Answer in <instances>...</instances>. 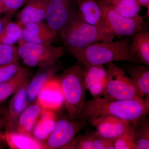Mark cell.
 <instances>
[{
    "label": "cell",
    "instance_id": "25",
    "mask_svg": "<svg viewBox=\"0 0 149 149\" xmlns=\"http://www.w3.org/2000/svg\"><path fill=\"white\" fill-rule=\"evenodd\" d=\"M23 27L16 21L9 20L0 34V44L15 45L22 40Z\"/></svg>",
    "mask_w": 149,
    "mask_h": 149
},
{
    "label": "cell",
    "instance_id": "26",
    "mask_svg": "<svg viewBox=\"0 0 149 149\" xmlns=\"http://www.w3.org/2000/svg\"><path fill=\"white\" fill-rule=\"evenodd\" d=\"M136 149H149V120L147 116L134 125Z\"/></svg>",
    "mask_w": 149,
    "mask_h": 149
},
{
    "label": "cell",
    "instance_id": "27",
    "mask_svg": "<svg viewBox=\"0 0 149 149\" xmlns=\"http://www.w3.org/2000/svg\"><path fill=\"white\" fill-rule=\"evenodd\" d=\"M114 149H136L134 136V126L130 124L125 133L113 141Z\"/></svg>",
    "mask_w": 149,
    "mask_h": 149
},
{
    "label": "cell",
    "instance_id": "36",
    "mask_svg": "<svg viewBox=\"0 0 149 149\" xmlns=\"http://www.w3.org/2000/svg\"><path fill=\"white\" fill-rule=\"evenodd\" d=\"M3 13L2 6L0 1V14Z\"/></svg>",
    "mask_w": 149,
    "mask_h": 149
},
{
    "label": "cell",
    "instance_id": "17",
    "mask_svg": "<svg viewBox=\"0 0 149 149\" xmlns=\"http://www.w3.org/2000/svg\"><path fill=\"white\" fill-rule=\"evenodd\" d=\"M40 71L27 83L26 95L29 104L35 102L40 91L50 79L55 75L58 70L56 64Z\"/></svg>",
    "mask_w": 149,
    "mask_h": 149
},
{
    "label": "cell",
    "instance_id": "35",
    "mask_svg": "<svg viewBox=\"0 0 149 149\" xmlns=\"http://www.w3.org/2000/svg\"><path fill=\"white\" fill-rule=\"evenodd\" d=\"M138 1L140 5L146 8L149 11V0H138Z\"/></svg>",
    "mask_w": 149,
    "mask_h": 149
},
{
    "label": "cell",
    "instance_id": "22",
    "mask_svg": "<svg viewBox=\"0 0 149 149\" xmlns=\"http://www.w3.org/2000/svg\"><path fill=\"white\" fill-rule=\"evenodd\" d=\"M5 141L11 149H42V144L31 135L15 131L6 132Z\"/></svg>",
    "mask_w": 149,
    "mask_h": 149
},
{
    "label": "cell",
    "instance_id": "6",
    "mask_svg": "<svg viewBox=\"0 0 149 149\" xmlns=\"http://www.w3.org/2000/svg\"><path fill=\"white\" fill-rule=\"evenodd\" d=\"M105 65L107 71V79L101 98L105 100H136L144 102L136 85L123 70L113 62Z\"/></svg>",
    "mask_w": 149,
    "mask_h": 149
},
{
    "label": "cell",
    "instance_id": "3",
    "mask_svg": "<svg viewBox=\"0 0 149 149\" xmlns=\"http://www.w3.org/2000/svg\"><path fill=\"white\" fill-rule=\"evenodd\" d=\"M69 52L82 49L97 42H111L116 37L111 32L86 23L75 13L59 34Z\"/></svg>",
    "mask_w": 149,
    "mask_h": 149
},
{
    "label": "cell",
    "instance_id": "30",
    "mask_svg": "<svg viewBox=\"0 0 149 149\" xmlns=\"http://www.w3.org/2000/svg\"><path fill=\"white\" fill-rule=\"evenodd\" d=\"M29 0H0L3 13L13 16L17 10L23 7Z\"/></svg>",
    "mask_w": 149,
    "mask_h": 149
},
{
    "label": "cell",
    "instance_id": "37",
    "mask_svg": "<svg viewBox=\"0 0 149 149\" xmlns=\"http://www.w3.org/2000/svg\"><path fill=\"white\" fill-rule=\"evenodd\" d=\"M1 141H3V140L0 139V149H3L4 148L3 146L2 143L1 142Z\"/></svg>",
    "mask_w": 149,
    "mask_h": 149
},
{
    "label": "cell",
    "instance_id": "4",
    "mask_svg": "<svg viewBox=\"0 0 149 149\" xmlns=\"http://www.w3.org/2000/svg\"><path fill=\"white\" fill-rule=\"evenodd\" d=\"M64 104L70 119L78 120L85 102L87 89L82 65L75 64L58 77Z\"/></svg>",
    "mask_w": 149,
    "mask_h": 149
},
{
    "label": "cell",
    "instance_id": "7",
    "mask_svg": "<svg viewBox=\"0 0 149 149\" xmlns=\"http://www.w3.org/2000/svg\"><path fill=\"white\" fill-rule=\"evenodd\" d=\"M105 26L109 31L117 36H133L143 30V18L140 15L135 18L125 17L110 7L98 0Z\"/></svg>",
    "mask_w": 149,
    "mask_h": 149
},
{
    "label": "cell",
    "instance_id": "24",
    "mask_svg": "<svg viewBox=\"0 0 149 149\" xmlns=\"http://www.w3.org/2000/svg\"><path fill=\"white\" fill-rule=\"evenodd\" d=\"M123 16L133 18L139 16L141 6L138 0H98Z\"/></svg>",
    "mask_w": 149,
    "mask_h": 149
},
{
    "label": "cell",
    "instance_id": "10",
    "mask_svg": "<svg viewBox=\"0 0 149 149\" xmlns=\"http://www.w3.org/2000/svg\"><path fill=\"white\" fill-rule=\"evenodd\" d=\"M88 121L101 136L113 141L125 133L131 124L126 120L107 115L91 118Z\"/></svg>",
    "mask_w": 149,
    "mask_h": 149
},
{
    "label": "cell",
    "instance_id": "11",
    "mask_svg": "<svg viewBox=\"0 0 149 149\" xmlns=\"http://www.w3.org/2000/svg\"><path fill=\"white\" fill-rule=\"evenodd\" d=\"M87 90L93 98L101 97L104 92L107 79V71L104 65H82Z\"/></svg>",
    "mask_w": 149,
    "mask_h": 149
},
{
    "label": "cell",
    "instance_id": "14",
    "mask_svg": "<svg viewBox=\"0 0 149 149\" xmlns=\"http://www.w3.org/2000/svg\"><path fill=\"white\" fill-rule=\"evenodd\" d=\"M48 0H29L15 13V21L23 27L29 23L45 21Z\"/></svg>",
    "mask_w": 149,
    "mask_h": 149
},
{
    "label": "cell",
    "instance_id": "9",
    "mask_svg": "<svg viewBox=\"0 0 149 149\" xmlns=\"http://www.w3.org/2000/svg\"><path fill=\"white\" fill-rule=\"evenodd\" d=\"M77 1L48 0L45 21L57 35L76 13Z\"/></svg>",
    "mask_w": 149,
    "mask_h": 149
},
{
    "label": "cell",
    "instance_id": "1",
    "mask_svg": "<svg viewBox=\"0 0 149 149\" xmlns=\"http://www.w3.org/2000/svg\"><path fill=\"white\" fill-rule=\"evenodd\" d=\"M149 111L145 102L138 100H105L97 97L85 102L78 120L88 121L101 116H111L134 126L148 115Z\"/></svg>",
    "mask_w": 149,
    "mask_h": 149
},
{
    "label": "cell",
    "instance_id": "18",
    "mask_svg": "<svg viewBox=\"0 0 149 149\" xmlns=\"http://www.w3.org/2000/svg\"><path fill=\"white\" fill-rule=\"evenodd\" d=\"M43 110L42 107L36 102L29 105L17 118L12 131L31 135Z\"/></svg>",
    "mask_w": 149,
    "mask_h": 149
},
{
    "label": "cell",
    "instance_id": "31",
    "mask_svg": "<svg viewBox=\"0 0 149 149\" xmlns=\"http://www.w3.org/2000/svg\"><path fill=\"white\" fill-rule=\"evenodd\" d=\"M69 149H95L90 134L75 137L70 146Z\"/></svg>",
    "mask_w": 149,
    "mask_h": 149
},
{
    "label": "cell",
    "instance_id": "8",
    "mask_svg": "<svg viewBox=\"0 0 149 149\" xmlns=\"http://www.w3.org/2000/svg\"><path fill=\"white\" fill-rule=\"evenodd\" d=\"M87 124L84 120H57L53 131L43 143L42 149H69L77 133Z\"/></svg>",
    "mask_w": 149,
    "mask_h": 149
},
{
    "label": "cell",
    "instance_id": "34",
    "mask_svg": "<svg viewBox=\"0 0 149 149\" xmlns=\"http://www.w3.org/2000/svg\"><path fill=\"white\" fill-rule=\"evenodd\" d=\"M3 127H5L4 123L0 114V139L3 141L5 140L6 138V133H3L1 131Z\"/></svg>",
    "mask_w": 149,
    "mask_h": 149
},
{
    "label": "cell",
    "instance_id": "2",
    "mask_svg": "<svg viewBox=\"0 0 149 149\" xmlns=\"http://www.w3.org/2000/svg\"><path fill=\"white\" fill-rule=\"evenodd\" d=\"M128 40L99 42L79 49L70 52L85 65H100L113 61L139 63V59L130 49Z\"/></svg>",
    "mask_w": 149,
    "mask_h": 149
},
{
    "label": "cell",
    "instance_id": "15",
    "mask_svg": "<svg viewBox=\"0 0 149 149\" xmlns=\"http://www.w3.org/2000/svg\"><path fill=\"white\" fill-rule=\"evenodd\" d=\"M76 13L86 23L111 32L105 26L102 10L97 1L77 0Z\"/></svg>",
    "mask_w": 149,
    "mask_h": 149
},
{
    "label": "cell",
    "instance_id": "19",
    "mask_svg": "<svg viewBox=\"0 0 149 149\" xmlns=\"http://www.w3.org/2000/svg\"><path fill=\"white\" fill-rule=\"evenodd\" d=\"M125 71L131 78L149 108V68L145 65H132L125 68Z\"/></svg>",
    "mask_w": 149,
    "mask_h": 149
},
{
    "label": "cell",
    "instance_id": "5",
    "mask_svg": "<svg viewBox=\"0 0 149 149\" xmlns=\"http://www.w3.org/2000/svg\"><path fill=\"white\" fill-rule=\"evenodd\" d=\"M17 54L26 66L45 69L55 65L65 53V48L52 44L27 43L21 40L17 43Z\"/></svg>",
    "mask_w": 149,
    "mask_h": 149
},
{
    "label": "cell",
    "instance_id": "20",
    "mask_svg": "<svg viewBox=\"0 0 149 149\" xmlns=\"http://www.w3.org/2000/svg\"><path fill=\"white\" fill-rule=\"evenodd\" d=\"M57 119L54 112L43 109L40 118L32 129L31 135L42 144L52 133Z\"/></svg>",
    "mask_w": 149,
    "mask_h": 149
},
{
    "label": "cell",
    "instance_id": "16",
    "mask_svg": "<svg viewBox=\"0 0 149 149\" xmlns=\"http://www.w3.org/2000/svg\"><path fill=\"white\" fill-rule=\"evenodd\" d=\"M26 83L14 94L9 105L8 109L5 120H3L6 132H11L13 130L17 118L29 104L26 95Z\"/></svg>",
    "mask_w": 149,
    "mask_h": 149
},
{
    "label": "cell",
    "instance_id": "21",
    "mask_svg": "<svg viewBox=\"0 0 149 149\" xmlns=\"http://www.w3.org/2000/svg\"><path fill=\"white\" fill-rule=\"evenodd\" d=\"M30 77L31 72L29 70L22 67L17 74L12 79L0 83V103L14 95L28 83Z\"/></svg>",
    "mask_w": 149,
    "mask_h": 149
},
{
    "label": "cell",
    "instance_id": "29",
    "mask_svg": "<svg viewBox=\"0 0 149 149\" xmlns=\"http://www.w3.org/2000/svg\"><path fill=\"white\" fill-rule=\"evenodd\" d=\"M19 60L17 49L15 45L0 44V66Z\"/></svg>",
    "mask_w": 149,
    "mask_h": 149
},
{
    "label": "cell",
    "instance_id": "13",
    "mask_svg": "<svg viewBox=\"0 0 149 149\" xmlns=\"http://www.w3.org/2000/svg\"><path fill=\"white\" fill-rule=\"evenodd\" d=\"M57 36L45 21L29 23L23 27L22 40L25 42L52 44Z\"/></svg>",
    "mask_w": 149,
    "mask_h": 149
},
{
    "label": "cell",
    "instance_id": "32",
    "mask_svg": "<svg viewBox=\"0 0 149 149\" xmlns=\"http://www.w3.org/2000/svg\"><path fill=\"white\" fill-rule=\"evenodd\" d=\"M95 149H114L113 141L101 136L97 131L90 134Z\"/></svg>",
    "mask_w": 149,
    "mask_h": 149
},
{
    "label": "cell",
    "instance_id": "23",
    "mask_svg": "<svg viewBox=\"0 0 149 149\" xmlns=\"http://www.w3.org/2000/svg\"><path fill=\"white\" fill-rule=\"evenodd\" d=\"M130 44L132 52L143 65H149V32L141 31L134 35Z\"/></svg>",
    "mask_w": 149,
    "mask_h": 149
},
{
    "label": "cell",
    "instance_id": "33",
    "mask_svg": "<svg viewBox=\"0 0 149 149\" xmlns=\"http://www.w3.org/2000/svg\"><path fill=\"white\" fill-rule=\"evenodd\" d=\"M12 16L8 15H5L4 16L0 18V34L2 31L4 26L6 23L11 19Z\"/></svg>",
    "mask_w": 149,
    "mask_h": 149
},
{
    "label": "cell",
    "instance_id": "12",
    "mask_svg": "<svg viewBox=\"0 0 149 149\" xmlns=\"http://www.w3.org/2000/svg\"><path fill=\"white\" fill-rule=\"evenodd\" d=\"M36 102L43 109L54 111L64 104L63 95L55 75L46 83L38 96Z\"/></svg>",
    "mask_w": 149,
    "mask_h": 149
},
{
    "label": "cell",
    "instance_id": "28",
    "mask_svg": "<svg viewBox=\"0 0 149 149\" xmlns=\"http://www.w3.org/2000/svg\"><path fill=\"white\" fill-rule=\"evenodd\" d=\"M21 67L19 60L11 62L0 66V83L12 79L17 74Z\"/></svg>",
    "mask_w": 149,
    "mask_h": 149
}]
</instances>
